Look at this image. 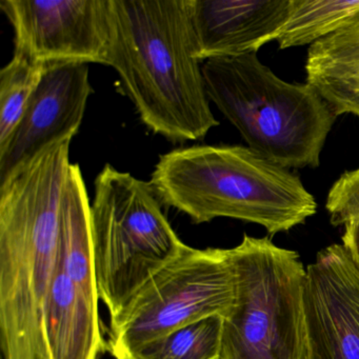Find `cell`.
Instances as JSON below:
<instances>
[{"label":"cell","instance_id":"1","mask_svg":"<svg viewBox=\"0 0 359 359\" xmlns=\"http://www.w3.org/2000/svg\"><path fill=\"white\" fill-rule=\"evenodd\" d=\"M72 140H54L0 180L3 359H48L43 309L60 262V212Z\"/></svg>","mask_w":359,"mask_h":359},{"label":"cell","instance_id":"2","mask_svg":"<svg viewBox=\"0 0 359 359\" xmlns=\"http://www.w3.org/2000/svg\"><path fill=\"white\" fill-rule=\"evenodd\" d=\"M191 0H112L107 66L140 121L172 142L203 140L219 125L195 56Z\"/></svg>","mask_w":359,"mask_h":359},{"label":"cell","instance_id":"3","mask_svg":"<svg viewBox=\"0 0 359 359\" xmlns=\"http://www.w3.org/2000/svg\"><path fill=\"white\" fill-rule=\"evenodd\" d=\"M163 205L194 224L218 217L287 232L317 212L302 180L249 147L191 146L159 157L150 180Z\"/></svg>","mask_w":359,"mask_h":359},{"label":"cell","instance_id":"4","mask_svg":"<svg viewBox=\"0 0 359 359\" xmlns=\"http://www.w3.org/2000/svg\"><path fill=\"white\" fill-rule=\"evenodd\" d=\"M210 102L251 150L285 169L319 167L335 113L306 83H287L257 53L203 64Z\"/></svg>","mask_w":359,"mask_h":359},{"label":"cell","instance_id":"5","mask_svg":"<svg viewBox=\"0 0 359 359\" xmlns=\"http://www.w3.org/2000/svg\"><path fill=\"white\" fill-rule=\"evenodd\" d=\"M92 241L98 295L115 316L189 245L161 210L150 182L106 165L95 180Z\"/></svg>","mask_w":359,"mask_h":359},{"label":"cell","instance_id":"6","mask_svg":"<svg viewBox=\"0 0 359 359\" xmlns=\"http://www.w3.org/2000/svg\"><path fill=\"white\" fill-rule=\"evenodd\" d=\"M229 255L235 302L224 318L220 359H309L306 270L297 252L245 234Z\"/></svg>","mask_w":359,"mask_h":359},{"label":"cell","instance_id":"7","mask_svg":"<svg viewBox=\"0 0 359 359\" xmlns=\"http://www.w3.org/2000/svg\"><path fill=\"white\" fill-rule=\"evenodd\" d=\"M235 302L229 249L189 247L110 317L106 350L128 359L138 348L213 315L226 318Z\"/></svg>","mask_w":359,"mask_h":359},{"label":"cell","instance_id":"8","mask_svg":"<svg viewBox=\"0 0 359 359\" xmlns=\"http://www.w3.org/2000/svg\"><path fill=\"white\" fill-rule=\"evenodd\" d=\"M14 52L37 64L108 62L112 0H0Z\"/></svg>","mask_w":359,"mask_h":359},{"label":"cell","instance_id":"9","mask_svg":"<svg viewBox=\"0 0 359 359\" xmlns=\"http://www.w3.org/2000/svg\"><path fill=\"white\" fill-rule=\"evenodd\" d=\"M304 314L309 359H359V268L344 245L306 269Z\"/></svg>","mask_w":359,"mask_h":359},{"label":"cell","instance_id":"10","mask_svg":"<svg viewBox=\"0 0 359 359\" xmlns=\"http://www.w3.org/2000/svg\"><path fill=\"white\" fill-rule=\"evenodd\" d=\"M92 93L88 65L48 67L18 129L0 150V180L54 140L74 137Z\"/></svg>","mask_w":359,"mask_h":359},{"label":"cell","instance_id":"11","mask_svg":"<svg viewBox=\"0 0 359 359\" xmlns=\"http://www.w3.org/2000/svg\"><path fill=\"white\" fill-rule=\"evenodd\" d=\"M289 11L290 0H191L195 56L203 64L257 53L276 41Z\"/></svg>","mask_w":359,"mask_h":359},{"label":"cell","instance_id":"12","mask_svg":"<svg viewBox=\"0 0 359 359\" xmlns=\"http://www.w3.org/2000/svg\"><path fill=\"white\" fill-rule=\"evenodd\" d=\"M43 332L48 359H100L106 350L98 302L69 278L60 262L43 309Z\"/></svg>","mask_w":359,"mask_h":359},{"label":"cell","instance_id":"13","mask_svg":"<svg viewBox=\"0 0 359 359\" xmlns=\"http://www.w3.org/2000/svg\"><path fill=\"white\" fill-rule=\"evenodd\" d=\"M304 70L336 116L359 118V22L310 46Z\"/></svg>","mask_w":359,"mask_h":359},{"label":"cell","instance_id":"14","mask_svg":"<svg viewBox=\"0 0 359 359\" xmlns=\"http://www.w3.org/2000/svg\"><path fill=\"white\" fill-rule=\"evenodd\" d=\"M60 264L92 300L100 302L93 241L91 203L77 163H72L60 212Z\"/></svg>","mask_w":359,"mask_h":359},{"label":"cell","instance_id":"15","mask_svg":"<svg viewBox=\"0 0 359 359\" xmlns=\"http://www.w3.org/2000/svg\"><path fill=\"white\" fill-rule=\"evenodd\" d=\"M359 22V0H290V11L276 43L280 50L312 46Z\"/></svg>","mask_w":359,"mask_h":359},{"label":"cell","instance_id":"16","mask_svg":"<svg viewBox=\"0 0 359 359\" xmlns=\"http://www.w3.org/2000/svg\"><path fill=\"white\" fill-rule=\"evenodd\" d=\"M224 317H207L144 344L128 359H220Z\"/></svg>","mask_w":359,"mask_h":359},{"label":"cell","instance_id":"17","mask_svg":"<svg viewBox=\"0 0 359 359\" xmlns=\"http://www.w3.org/2000/svg\"><path fill=\"white\" fill-rule=\"evenodd\" d=\"M48 67L14 52L11 62L0 72V150L18 129Z\"/></svg>","mask_w":359,"mask_h":359},{"label":"cell","instance_id":"18","mask_svg":"<svg viewBox=\"0 0 359 359\" xmlns=\"http://www.w3.org/2000/svg\"><path fill=\"white\" fill-rule=\"evenodd\" d=\"M325 209L334 226H359V169L344 172L334 182Z\"/></svg>","mask_w":359,"mask_h":359},{"label":"cell","instance_id":"19","mask_svg":"<svg viewBox=\"0 0 359 359\" xmlns=\"http://www.w3.org/2000/svg\"><path fill=\"white\" fill-rule=\"evenodd\" d=\"M342 245L350 254L352 259L359 268V226H344Z\"/></svg>","mask_w":359,"mask_h":359}]
</instances>
